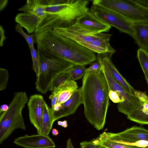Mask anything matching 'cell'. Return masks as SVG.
Listing matches in <instances>:
<instances>
[{
  "mask_svg": "<svg viewBox=\"0 0 148 148\" xmlns=\"http://www.w3.org/2000/svg\"><path fill=\"white\" fill-rule=\"evenodd\" d=\"M134 34L132 37L139 49L148 52V23H132Z\"/></svg>",
  "mask_w": 148,
  "mask_h": 148,
  "instance_id": "obj_16",
  "label": "cell"
},
{
  "mask_svg": "<svg viewBox=\"0 0 148 148\" xmlns=\"http://www.w3.org/2000/svg\"><path fill=\"white\" fill-rule=\"evenodd\" d=\"M82 104V100L81 87L75 91L69 100L61 104V106L58 110L52 112L54 121L74 114Z\"/></svg>",
  "mask_w": 148,
  "mask_h": 148,
  "instance_id": "obj_14",
  "label": "cell"
},
{
  "mask_svg": "<svg viewBox=\"0 0 148 148\" xmlns=\"http://www.w3.org/2000/svg\"><path fill=\"white\" fill-rule=\"evenodd\" d=\"M109 99L114 103H122L123 101L119 94L117 92L111 90H109Z\"/></svg>",
  "mask_w": 148,
  "mask_h": 148,
  "instance_id": "obj_32",
  "label": "cell"
},
{
  "mask_svg": "<svg viewBox=\"0 0 148 148\" xmlns=\"http://www.w3.org/2000/svg\"><path fill=\"white\" fill-rule=\"evenodd\" d=\"M96 144L107 148H148V147L143 148L125 144L114 141L99 135L95 139Z\"/></svg>",
  "mask_w": 148,
  "mask_h": 148,
  "instance_id": "obj_22",
  "label": "cell"
},
{
  "mask_svg": "<svg viewBox=\"0 0 148 148\" xmlns=\"http://www.w3.org/2000/svg\"><path fill=\"white\" fill-rule=\"evenodd\" d=\"M75 23L95 34L108 32L111 28V26L95 17L89 10L79 17Z\"/></svg>",
  "mask_w": 148,
  "mask_h": 148,
  "instance_id": "obj_13",
  "label": "cell"
},
{
  "mask_svg": "<svg viewBox=\"0 0 148 148\" xmlns=\"http://www.w3.org/2000/svg\"><path fill=\"white\" fill-rule=\"evenodd\" d=\"M9 74L8 71L6 69L0 68V91L5 89L7 86Z\"/></svg>",
  "mask_w": 148,
  "mask_h": 148,
  "instance_id": "obj_29",
  "label": "cell"
},
{
  "mask_svg": "<svg viewBox=\"0 0 148 148\" xmlns=\"http://www.w3.org/2000/svg\"><path fill=\"white\" fill-rule=\"evenodd\" d=\"M89 11L98 18L120 32L132 37L134 34L132 23L121 15L107 9L92 5Z\"/></svg>",
  "mask_w": 148,
  "mask_h": 148,
  "instance_id": "obj_8",
  "label": "cell"
},
{
  "mask_svg": "<svg viewBox=\"0 0 148 148\" xmlns=\"http://www.w3.org/2000/svg\"><path fill=\"white\" fill-rule=\"evenodd\" d=\"M99 135L114 141L128 145L142 140L148 141V130L135 126L119 133L104 132Z\"/></svg>",
  "mask_w": 148,
  "mask_h": 148,
  "instance_id": "obj_9",
  "label": "cell"
},
{
  "mask_svg": "<svg viewBox=\"0 0 148 148\" xmlns=\"http://www.w3.org/2000/svg\"><path fill=\"white\" fill-rule=\"evenodd\" d=\"M137 58L148 86V52L139 48L137 51Z\"/></svg>",
  "mask_w": 148,
  "mask_h": 148,
  "instance_id": "obj_23",
  "label": "cell"
},
{
  "mask_svg": "<svg viewBox=\"0 0 148 148\" xmlns=\"http://www.w3.org/2000/svg\"><path fill=\"white\" fill-rule=\"evenodd\" d=\"M18 10L35 15L41 20L46 15L45 6L41 0H27L25 4Z\"/></svg>",
  "mask_w": 148,
  "mask_h": 148,
  "instance_id": "obj_19",
  "label": "cell"
},
{
  "mask_svg": "<svg viewBox=\"0 0 148 148\" xmlns=\"http://www.w3.org/2000/svg\"><path fill=\"white\" fill-rule=\"evenodd\" d=\"M72 79L67 71L62 73L58 75L52 82L49 89L52 92L54 91L60 86L68 81Z\"/></svg>",
  "mask_w": 148,
  "mask_h": 148,
  "instance_id": "obj_24",
  "label": "cell"
},
{
  "mask_svg": "<svg viewBox=\"0 0 148 148\" xmlns=\"http://www.w3.org/2000/svg\"><path fill=\"white\" fill-rule=\"evenodd\" d=\"M0 46L2 47L4 45V42L6 39V37L5 35V30L2 25H1L0 27Z\"/></svg>",
  "mask_w": 148,
  "mask_h": 148,
  "instance_id": "obj_36",
  "label": "cell"
},
{
  "mask_svg": "<svg viewBox=\"0 0 148 148\" xmlns=\"http://www.w3.org/2000/svg\"><path fill=\"white\" fill-rule=\"evenodd\" d=\"M86 70L84 65H75L67 71L69 73L72 79L75 81L84 76Z\"/></svg>",
  "mask_w": 148,
  "mask_h": 148,
  "instance_id": "obj_25",
  "label": "cell"
},
{
  "mask_svg": "<svg viewBox=\"0 0 148 148\" xmlns=\"http://www.w3.org/2000/svg\"><path fill=\"white\" fill-rule=\"evenodd\" d=\"M136 1L143 6L148 8V0H136Z\"/></svg>",
  "mask_w": 148,
  "mask_h": 148,
  "instance_id": "obj_39",
  "label": "cell"
},
{
  "mask_svg": "<svg viewBox=\"0 0 148 148\" xmlns=\"http://www.w3.org/2000/svg\"><path fill=\"white\" fill-rule=\"evenodd\" d=\"M15 29L16 31L24 38L28 44L29 48L34 46V39L33 34L29 35L26 34L23 30L22 27L18 24L16 25Z\"/></svg>",
  "mask_w": 148,
  "mask_h": 148,
  "instance_id": "obj_28",
  "label": "cell"
},
{
  "mask_svg": "<svg viewBox=\"0 0 148 148\" xmlns=\"http://www.w3.org/2000/svg\"><path fill=\"white\" fill-rule=\"evenodd\" d=\"M9 106L5 104H3L1 106L0 108V114L3 112L6 111L8 109Z\"/></svg>",
  "mask_w": 148,
  "mask_h": 148,
  "instance_id": "obj_40",
  "label": "cell"
},
{
  "mask_svg": "<svg viewBox=\"0 0 148 148\" xmlns=\"http://www.w3.org/2000/svg\"><path fill=\"white\" fill-rule=\"evenodd\" d=\"M89 67L86 69V72H97L101 70V65L98 60H97L91 63Z\"/></svg>",
  "mask_w": 148,
  "mask_h": 148,
  "instance_id": "obj_31",
  "label": "cell"
},
{
  "mask_svg": "<svg viewBox=\"0 0 148 148\" xmlns=\"http://www.w3.org/2000/svg\"><path fill=\"white\" fill-rule=\"evenodd\" d=\"M13 143L25 148H54L56 147L49 136L38 134L30 136L25 135L16 138Z\"/></svg>",
  "mask_w": 148,
  "mask_h": 148,
  "instance_id": "obj_12",
  "label": "cell"
},
{
  "mask_svg": "<svg viewBox=\"0 0 148 148\" xmlns=\"http://www.w3.org/2000/svg\"><path fill=\"white\" fill-rule=\"evenodd\" d=\"M75 90H66L60 92L58 95L57 103L62 104L71 97Z\"/></svg>",
  "mask_w": 148,
  "mask_h": 148,
  "instance_id": "obj_30",
  "label": "cell"
},
{
  "mask_svg": "<svg viewBox=\"0 0 148 148\" xmlns=\"http://www.w3.org/2000/svg\"><path fill=\"white\" fill-rule=\"evenodd\" d=\"M45 102L42 95L36 94L29 97L27 103L30 121L36 128L38 134H41V133L42 117Z\"/></svg>",
  "mask_w": 148,
  "mask_h": 148,
  "instance_id": "obj_10",
  "label": "cell"
},
{
  "mask_svg": "<svg viewBox=\"0 0 148 148\" xmlns=\"http://www.w3.org/2000/svg\"><path fill=\"white\" fill-rule=\"evenodd\" d=\"M37 49L54 55L74 65H85L97 59L95 52L53 30L35 33Z\"/></svg>",
  "mask_w": 148,
  "mask_h": 148,
  "instance_id": "obj_2",
  "label": "cell"
},
{
  "mask_svg": "<svg viewBox=\"0 0 148 148\" xmlns=\"http://www.w3.org/2000/svg\"><path fill=\"white\" fill-rule=\"evenodd\" d=\"M29 99L24 91L15 92L8 109L0 116V144L2 143L15 130H25L22 111Z\"/></svg>",
  "mask_w": 148,
  "mask_h": 148,
  "instance_id": "obj_5",
  "label": "cell"
},
{
  "mask_svg": "<svg viewBox=\"0 0 148 148\" xmlns=\"http://www.w3.org/2000/svg\"><path fill=\"white\" fill-rule=\"evenodd\" d=\"M41 20L37 16L27 13L21 12L16 16L14 21L29 34L35 32Z\"/></svg>",
  "mask_w": 148,
  "mask_h": 148,
  "instance_id": "obj_18",
  "label": "cell"
},
{
  "mask_svg": "<svg viewBox=\"0 0 148 148\" xmlns=\"http://www.w3.org/2000/svg\"><path fill=\"white\" fill-rule=\"evenodd\" d=\"M97 59L101 65L108 86L109 90L117 92L120 95L123 102L118 103V111L127 116L131 113L141 103L134 95L129 94L115 80L108 69L102 54H97Z\"/></svg>",
  "mask_w": 148,
  "mask_h": 148,
  "instance_id": "obj_7",
  "label": "cell"
},
{
  "mask_svg": "<svg viewBox=\"0 0 148 148\" xmlns=\"http://www.w3.org/2000/svg\"><path fill=\"white\" fill-rule=\"evenodd\" d=\"M37 51L40 68L36 88L38 92L44 94L49 91L52 82L58 75L67 71L75 65L54 55L38 49Z\"/></svg>",
  "mask_w": 148,
  "mask_h": 148,
  "instance_id": "obj_4",
  "label": "cell"
},
{
  "mask_svg": "<svg viewBox=\"0 0 148 148\" xmlns=\"http://www.w3.org/2000/svg\"><path fill=\"white\" fill-rule=\"evenodd\" d=\"M51 133L54 136H56L59 134L58 130L55 128H53L52 130Z\"/></svg>",
  "mask_w": 148,
  "mask_h": 148,
  "instance_id": "obj_42",
  "label": "cell"
},
{
  "mask_svg": "<svg viewBox=\"0 0 148 148\" xmlns=\"http://www.w3.org/2000/svg\"><path fill=\"white\" fill-rule=\"evenodd\" d=\"M92 3L116 12L132 23H148V8L136 0H94Z\"/></svg>",
  "mask_w": 148,
  "mask_h": 148,
  "instance_id": "obj_6",
  "label": "cell"
},
{
  "mask_svg": "<svg viewBox=\"0 0 148 148\" xmlns=\"http://www.w3.org/2000/svg\"><path fill=\"white\" fill-rule=\"evenodd\" d=\"M111 36L110 34L99 33L92 42L81 45L97 54H107L112 56L115 50L110 43Z\"/></svg>",
  "mask_w": 148,
  "mask_h": 148,
  "instance_id": "obj_15",
  "label": "cell"
},
{
  "mask_svg": "<svg viewBox=\"0 0 148 148\" xmlns=\"http://www.w3.org/2000/svg\"><path fill=\"white\" fill-rule=\"evenodd\" d=\"M8 3V0H1L0 4V11L3 10V9L7 5Z\"/></svg>",
  "mask_w": 148,
  "mask_h": 148,
  "instance_id": "obj_37",
  "label": "cell"
},
{
  "mask_svg": "<svg viewBox=\"0 0 148 148\" xmlns=\"http://www.w3.org/2000/svg\"><path fill=\"white\" fill-rule=\"evenodd\" d=\"M129 120L141 124L148 125V100L140 103L127 115Z\"/></svg>",
  "mask_w": 148,
  "mask_h": 148,
  "instance_id": "obj_20",
  "label": "cell"
},
{
  "mask_svg": "<svg viewBox=\"0 0 148 148\" xmlns=\"http://www.w3.org/2000/svg\"><path fill=\"white\" fill-rule=\"evenodd\" d=\"M77 89H78V85L76 82L74 80L71 79L60 86L53 92H55L59 94L60 92L64 91L69 90H75Z\"/></svg>",
  "mask_w": 148,
  "mask_h": 148,
  "instance_id": "obj_27",
  "label": "cell"
},
{
  "mask_svg": "<svg viewBox=\"0 0 148 148\" xmlns=\"http://www.w3.org/2000/svg\"><path fill=\"white\" fill-rule=\"evenodd\" d=\"M59 94L55 92H52V93L49 97V98L51 101V110H52L56 104Z\"/></svg>",
  "mask_w": 148,
  "mask_h": 148,
  "instance_id": "obj_35",
  "label": "cell"
},
{
  "mask_svg": "<svg viewBox=\"0 0 148 148\" xmlns=\"http://www.w3.org/2000/svg\"><path fill=\"white\" fill-rule=\"evenodd\" d=\"M57 124L58 125L64 128H66L68 126L67 121L66 120L62 121H58Z\"/></svg>",
  "mask_w": 148,
  "mask_h": 148,
  "instance_id": "obj_38",
  "label": "cell"
},
{
  "mask_svg": "<svg viewBox=\"0 0 148 148\" xmlns=\"http://www.w3.org/2000/svg\"><path fill=\"white\" fill-rule=\"evenodd\" d=\"M101 54L114 78L129 94L134 95L135 89L122 76L113 64L111 59L112 56L107 54Z\"/></svg>",
  "mask_w": 148,
  "mask_h": 148,
  "instance_id": "obj_17",
  "label": "cell"
},
{
  "mask_svg": "<svg viewBox=\"0 0 148 148\" xmlns=\"http://www.w3.org/2000/svg\"><path fill=\"white\" fill-rule=\"evenodd\" d=\"M134 95L140 102H145L148 100V95L142 91L135 90Z\"/></svg>",
  "mask_w": 148,
  "mask_h": 148,
  "instance_id": "obj_34",
  "label": "cell"
},
{
  "mask_svg": "<svg viewBox=\"0 0 148 148\" xmlns=\"http://www.w3.org/2000/svg\"><path fill=\"white\" fill-rule=\"evenodd\" d=\"M81 87L85 117L97 130H101L105 124L109 104V88L102 70L86 72Z\"/></svg>",
  "mask_w": 148,
  "mask_h": 148,
  "instance_id": "obj_1",
  "label": "cell"
},
{
  "mask_svg": "<svg viewBox=\"0 0 148 148\" xmlns=\"http://www.w3.org/2000/svg\"><path fill=\"white\" fill-rule=\"evenodd\" d=\"M96 148H107L104 147L100 146V145H97Z\"/></svg>",
  "mask_w": 148,
  "mask_h": 148,
  "instance_id": "obj_43",
  "label": "cell"
},
{
  "mask_svg": "<svg viewBox=\"0 0 148 148\" xmlns=\"http://www.w3.org/2000/svg\"><path fill=\"white\" fill-rule=\"evenodd\" d=\"M80 148H96L97 145L96 144L95 139L90 141H84L80 143Z\"/></svg>",
  "mask_w": 148,
  "mask_h": 148,
  "instance_id": "obj_33",
  "label": "cell"
},
{
  "mask_svg": "<svg viewBox=\"0 0 148 148\" xmlns=\"http://www.w3.org/2000/svg\"><path fill=\"white\" fill-rule=\"evenodd\" d=\"M46 15L38 23L35 32L69 27L89 10L86 0H41Z\"/></svg>",
  "mask_w": 148,
  "mask_h": 148,
  "instance_id": "obj_3",
  "label": "cell"
},
{
  "mask_svg": "<svg viewBox=\"0 0 148 148\" xmlns=\"http://www.w3.org/2000/svg\"><path fill=\"white\" fill-rule=\"evenodd\" d=\"M66 148H74L70 138L68 139L67 140Z\"/></svg>",
  "mask_w": 148,
  "mask_h": 148,
  "instance_id": "obj_41",
  "label": "cell"
},
{
  "mask_svg": "<svg viewBox=\"0 0 148 148\" xmlns=\"http://www.w3.org/2000/svg\"><path fill=\"white\" fill-rule=\"evenodd\" d=\"M32 61L33 69L35 72L36 77L39 74L40 62L38 52L34 46L29 48Z\"/></svg>",
  "mask_w": 148,
  "mask_h": 148,
  "instance_id": "obj_26",
  "label": "cell"
},
{
  "mask_svg": "<svg viewBox=\"0 0 148 148\" xmlns=\"http://www.w3.org/2000/svg\"><path fill=\"white\" fill-rule=\"evenodd\" d=\"M53 31L56 33L68 38L80 45L92 42L98 34L90 32L75 23L68 27L56 28Z\"/></svg>",
  "mask_w": 148,
  "mask_h": 148,
  "instance_id": "obj_11",
  "label": "cell"
},
{
  "mask_svg": "<svg viewBox=\"0 0 148 148\" xmlns=\"http://www.w3.org/2000/svg\"><path fill=\"white\" fill-rule=\"evenodd\" d=\"M54 122L51 108L45 102L42 117L41 134L49 136Z\"/></svg>",
  "mask_w": 148,
  "mask_h": 148,
  "instance_id": "obj_21",
  "label": "cell"
}]
</instances>
